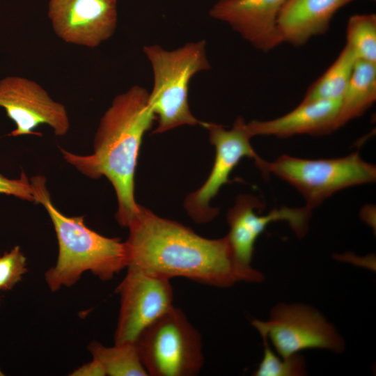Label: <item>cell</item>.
<instances>
[{
    "label": "cell",
    "instance_id": "cell-5",
    "mask_svg": "<svg viewBox=\"0 0 376 376\" xmlns=\"http://www.w3.org/2000/svg\"><path fill=\"white\" fill-rule=\"evenodd\" d=\"M259 169L264 177L272 173L293 186L312 210L340 190L376 180V166L357 151L343 157L318 159L283 155L273 162L264 160Z\"/></svg>",
    "mask_w": 376,
    "mask_h": 376
},
{
    "label": "cell",
    "instance_id": "cell-6",
    "mask_svg": "<svg viewBox=\"0 0 376 376\" xmlns=\"http://www.w3.org/2000/svg\"><path fill=\"white\" fill-rule=\"evenodd\" d=\"M135 344L148 375L193 376L203 365L199 332L173 306L146 328Z\"/></svg>",
    "mask_w": 376,
    "mask_h": 376
},
{
    "label": "cell",
    "instance_id": "cell-4",
    "mask_svg": "<svg viewBox=\"0 0 376 376\" xmlns=\"http://www.w3.org/2000/svg\"><path fill=\"white\" fill-rule=\"evenodd\" d=\"M143 52L153 72L148 104L156 116L153 133L159 134L182 125H202L191 113L188 101L189 84L198 72L210 68L206 42H187L168 51L157 45L144 46Z\"/></svg>",
    "mask_w": 376,
    "mask_h": 376
},
{
    "label": "cell",
    "instance_id": "cell-7",
    "mask_svg": "<svg viewBox=\"0 0 376 376\" xmlns=\"http://www.w3.org/2000/svg\"><path fill=\"white\" fill-rule=\"evenodd\" d=\"M251 324L263 340H269L281 357H288L307 349L344 350L343 338L315 308L300 304H279L274 306L267 321L254 319Z\"/></svg>",
    "mask_w": 376,
    "mask_h": 376
},
{
    "label": "cell",
    "instance_id": "cell-19",
    "mask_svg": "<svg viewBox=\"0 0 376 376\" xmlns=\"http://www.w3.org/2000/svg\"><path fill=\"white\" fill-rule=\"evenodd\" d=\"M346 45L357 60L376 63V15L351 16L346 27Z\"/></svg>",
    "mask_w": 376,
    "mask_h": 376
},
{
    "label": "cell",
    "instance_id": "cell-20",
    "mask_svg": "<svg viewBox=\"0 0 376 376\" xmlns=\"http://www.w3.org/2000/svg\"><path fill=\"white\" fill-rule=\"evenodd\" d=\"M265 351L256 376H301L306 374L304 359L299 353L288 357H278L271 350L267 340H263Z\"/></svg>",
    "mask_w": 376,
    "mask_h": 376
},
{
    "label": "cell",
    "instance_id": "cell-13",
    "mask_svg": "<svg viewBox=\"0 0 376 376\" xmlns=\"http://www.w3.org/2000/svg\"><path fill=\"white\" fill-rule=\"evenodd\" d=\"M288 0H219L210 15L228 24L255 48L267 52L280 44L279 13Z\"/></svg>",
    "mask_w": 376,
    "mask_h": 376
},
{
    "label": "cell",
    "instance_id": "cell-8",
    "mask_svg": "<svg viewBox=\"0 0 376 376\" xmlns=\"http://www.w3.org/2000/svg\"><path fill=\"white\" fill-rule=\"evenodd\" d=\"M209 132L211 144L215 148V158L210 173L203 185L189 194L184 206L189 217L198 224L207 223L218 214L210 205V201L225 184L229 182L230 173L245 157L253 158L257 167L264 161L251 144L253 136L244 120L239 116L230 130L213 123L203 122Z\"/></svg>",
    "mask_w": 376,
    "mask_h": 376
},
{
    "label": "cell",
    "instance_id": "cell-18",
    "mask_svg": "<svg viewBox=\"0 0 376 376\" xmlns=\"http://www.w3.org/2000/svg\"><path fill=\"white\" fill-rule=\"evenodd\" d=\"M93 359L102 366L106 375L148 376L139 354L135 343L115 344L105 347L97 342L88 346Z\"/></svg>",
    "mask_w": 376,
    "mask_h": 376
},
{
    "label": "cell",
    "instance_id": "cell-23",
    "mask_svg": "<svg viewBox=\"0 0 376 376\" xmlns=\"http://www.w3.org/2000/svg\"><path fill=\"white\" fill-rule=\"evenodd\" d=\"M70 375L73 376H105L106 373L99 361L93 359V361L84 364L75 370Z\"/></svg>",
    "mask_w": 376,
    "mask_h": 376
},
{
    "label": "cell",
    "instance_id": "cell-3",
    "mask_svg": "<svg viewBox=\"0 0 376 376\" xmlns=\"http://www.w3.org/2000/svg\"><path fill=\"white\" fill-rule=\"evenodd\" d=\"M35 202L45 208L58 244L56 263L45 274L52 291L75 284L86 271L106 281L128 266L125 242L109 238L88 228L83 217H67L53 204L42 176L31 180Z\"/></svg>",
    "mask_w": 376,
    "mask_h": 376
},
{
    "label": "cell",
    "instance_id": "cell-16",
    "mask_svg": "<svg viewBox=\"0 0 376 376\" xmlns=\"http://www.w3.org/2000/svg\"><path fill=\"white\" fill-rule=\"evenodd\" d=\"M376 100V63L357 60L340 99L336 129L361 116Z\"/></svg>",
    "mask_w": 376,
    "mask_h": 376
},
{
    "label": "cell",
    "instance_id": "cell-1",
    "mask_svg": "<svg viewBox=\"0 0 376 376\" xmlns=\"http://www.w3.org/2000/svg\"><path fill=\"white\" fill-rule=\"evenodd\" d=\"M127 227V267L169 279L182 276L219 288L241 281L257 282L237 265L226 236L203 237L140 205Z\"/></svg>",
    "mask_w": 376,
    "mask_h": 376
},
{
    "label": "cell",
    "instance_id": "cell-9",
    "mask_svg": "<svg viewBox=\"0 0 376 376\" xmlns=\"http://www.w3.org/2000/svg\"><path fill=\"white\" fill-rule=\"evenodd\" d=\"M120 297L115 344L135 343L141 332L172 306L170 279L127 267L117 288Z\"/></svg>",
    "mask_w": 376,
    "mask_h": 376
},
{
    "label": "cell",
    "instance_id": "cell-12",
    "mask_svg": "<svg viewBox=\"0 0 376 376\" xmlns=\"http://www.w3.org/2000/svg\"><path fill=\"white\" fill-rule=\"evenodd\" d=\"M48 17L64 42L95 48L116 31L117 0H49Z\"/></svg>",
    "mask_w": 376,
    "mask_h": 376
},
{
    "label": "cell",
    "instance_id": "cell-11",
    "mask_svg": "<svg viewBox=\"0 0 376 376\" xmlns=\"http://www.w3.org/2000/svg\"><path fill=\"white\" fill-rule=\"evenodd\" d=\"M0 107L16 126L8 136L40 134L34 130L41 124L51 127L57 136L65 135L70 128L65 106L54 101L39 84L23 77L0 80Z\"/></svg>",
    "mask_w": 376,
    "mask_h": 376
},
{
    "label": "cell",
    "instance_id": "cell-21",
    "mask_svg": "<svg viewBox=\"0 0 376 376\" xmlns=\"http://www.w3.org/2000/svg\"><path fill=\"white\" fill-rule=\"evenodd\" d=\"M26 272V260L19 246L0 256V290H8Z\"/></svg>",
    "mask_w": 376,
    "mask_h": 376
},
{
    "label": "cell",
    "instance_id": "cell-24",
    "mask_svg": "<svg viewBox=\"0 0 376 376\" xmlns=\"http://www.w3.org/2000/svg\"><path fill=\"white\" fill-rule=\"evenodd\" d=\"M3 375V373L1 372V370H0V376H2Z\"/></svg>",
    "mask_w": 376,
    "mask_h": 376
},
{
    "label": "cell",
    "instance_id": "cell-2",
    "mask_svg": "<svg viewBox=\"0 0 376 376\" xmlns=\"http://www.w3.org/2000/svg\"><path fill=\"white\" fill-rule=\"evenodd\" d=\"M148 95L136 85L113 98L100 120L92 154L77 155L61 148L65 161L79 172L110 181L118 200L116 218L126 227L139 207L134 198V173L142 139L156 120Z\"/></svg>",
    "mask_w": 376,
    "mask_h": 376
},
{
    "label": "cell",
    "instance_id": "cell-10",
    "mask_svg": "<svg viewBox=\"0 0 376 376\" xmlns=\"http://www.w3.org/2000/svg\"><path fill=\"white\" fill-rule=\"evenodd\" d=\"M263 207L264 204L256 196L240 194L227 213L230 230L226 237L237 265L249 274L257 271L251 266L254 245L266 227L274 221H285L296 235L301 237L306 234L313 210L306 205L282 206L265 215L257 214L255 210H261Z\"/></svg>",
    "mask_w": 376,
    "mask_h": 376
},
{
    "label": "cell",
    "instance_id": "cell-22",
    "mask_svg": "<svg viewBox=\"0 0 376 376\" xmlns=\"http://www.w3.org/2000/svg\"><path fill=\"white\" fill-rule=\"evenodd\" d=\"M0 194L35 202L31 182L23 172L18 179H9L0 174Z\"/></svg>",
    "mask_w": 376,
    "mask_h": 376
},
{
    "label": "cell",
    "instance_id": "cell-17",
    "mask_svg": "<svg viewBox=\"0 0 376 376\" xmlns=\"http://www.w3.org/2000/svg\"><path fill=\"white\" fill-rule=\"evenodd\" d=\"M357 60L352 50L345 45L335 61L308 88L301 102L341 99Z\"/></svg>",
    "mask_w": 376,
    "mask_h": 376
},
{
    "label": "cell",
    "instance_id": "cell-14",
    "mask_svg": "<svg viewBox=\"0 0 376 376\" xmlns=\"http://www.w3.org/2000/svg\"><path fill=\"white\" fill-rule=\"evenodd\" d=\"M340 104V99L301 102L296 108L283 116L247 123L253 136L288 138L297 134H327L336 130Z\"/></svg>",
    "mask_w": 376,
    "mask_h": 376
},
{
    "label": "cell",
    "instance_id": "cell-15",
    "mask_svg": "<svg viewBox=\"0 0 376 376\" xmlns=\"http://www.w3.org/2000/svg\"><path fill=\"white\" fill-rule=\"evenodd\" d=\"M354 0H288L277 21L283 42L299 47L324 33L336 12Z\"/></svg>",
    "mask_w": 376,
    "mask_h": 376
}]
</instances>
